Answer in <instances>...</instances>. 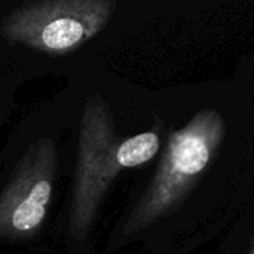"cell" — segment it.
Masks as SVG:
<instances>
[{
  "instance_id": "1",
  "label": "cell",
  "mask_w": 254,
  "mask_h": 254,
  "mask_svg": "<svg viewBox=\"0 0 254 254\" xmlns=\"http://www.w3.org/2000/svg\"><path fill=\"white\" fill-rule=\"evenodd\" d=\"M158 149L159 138L155 132L119 138L106 101L101 97H91L86 101L79 128L68 222L74 240L83 241L86 238L113 179L122 170L146 164L158 153Z\"/></svg>"
},
{
  "instance_id": "2",
  "label": "cell",
  "mask_w": 254,
  "mask_h": 254,
  "mask_svg": "<svg viewBox=\"0 0 254 254\" xmlns=\"http://www.w3.org/2000/svg\"><path fill=\"white\" fill-rule=\"evenodd\" d=\"M225 135L222 116L211 109L198 112L182 129L173 132L159 168L122 228L132 234L173 208L207 170Z\"/></svg>"
},
{
  "instance_id": "3",
  "label": "cell",
  "mask_w": 254,
  "mask_h": 254,
  "mask_svg": "<svg viewBox=\"0 0 254 254\" xmlns=\"http://www.w3.org/2000/svg\"><path fill=\"white\" fill-rule=\"evenodd\" d=\"M116 3L113 0H46L21 6L1 21L6 40L48 54L74 51L98 34Z\"/></svg>"
},
{
  "instance_id": "4",
  "label": "cell",
  "mask_w": 254,
  "mask_h": 254,
  "mask_svg": "<svg viewBox=\"0 0 254 254\" xmlns=\"http://www.w3.org/2000/svg\"><path fill=\"white\" fill-rule=\"evenodd\" d=\"M57 146L52 138L33 143L0 195V238L28 240L42 228L52 199Z\"/></svg>"
},
{
  "instance_id": "5",
  "label": "cell",
  "mask_w": 254,
  "mask_h": 254,
  "mask_svg": "<svg viewBox=\"0 0 254 254\" xmlns=\"http://www.w3.org/2000/svg\"><path fill=\"white\" fill-rule=\"evenodd\" d=\"M252 254H254V249H253V252H252Z\"/></svg>"
}]
</instances>
